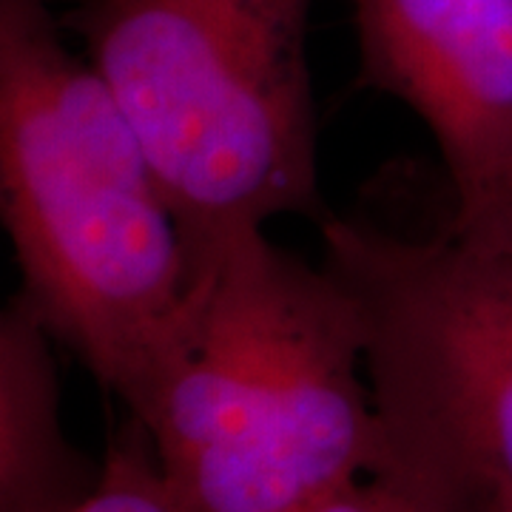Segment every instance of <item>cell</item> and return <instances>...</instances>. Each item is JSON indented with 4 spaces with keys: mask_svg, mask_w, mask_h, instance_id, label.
<instances>
[{
    "mask_svg": "<svg viewBox=\"0 0 512 512\" xmlns=\"http://www.w3.org/2000/svg\"><path fill=\"white\" fill-rule=\"evenodd\" d=\"M128 413L180 512H302L382 470L353 302L265 228L197 256L183 316Z\"/></svg>",
    "mask_w": 512,
    "mask_h": 512,
    "instance_id": "6da1fadb",
    "label": "cell"
},
{
    "mask_svg": "<svg viewBox=\"0 0 512 512\" xmlns=\"http://www.w3.org/2000/svg\"><path fill=\"white\" fill-rule=\"evenodd\" d=\"M46 0H0V217L20 293L126 407L197 279L134 126Z\"/></svg>",
    "mask_w": 512,
    "mask_h": 512,
    "instance_id": "7a4b0ae2",
    "label": "cell"
},
{
    "mask_svg": "<svg viewBox=\"0 0 512 512\" xmlns=\"http://www.w3.org/2000/svg\"><path fill=\"white\" fill-rule=\"evenodd\" d=\"M322 0H77L63 26L134 126L194 256L319 194L308 37Z\"/></svg>",
    "mask_w": 512,
    "mask_h": 512,
    "instance_id": "3957f363",
    "label": "cell"
},
{
    "mask_svg": "<svg viewBox=\"0 0 512 512\" xmlns=\"http://www.w3.org/2000/svg\"><path fill=\"white\" fill-rule=\"evenodd\" d=\"M359 316L379 481L424 512H512V202L407 234L319 222Z\"/></svg>",
    "mask_w": 512,
    "mask_h": 512,
    "instance_id": "277c9868",
    "label": "cell"
},
{
    "mask_svg": "<svg viewBox=\"0 0 512 512\" xmlns=\"http://www.w3.org/2000/svg\"><path fill=\"white\" fill-rule=\"evenodd\" d=\"M359 89L430 131L450 208L512 202V0H350Z\"/></svg>",
    "mask_w": 512,
    "mask_h": 512,
    "instance_id": "5b68a950",
    "label": "cell"
},
{
    "mask_svg": "<svg viewBox=\"0 0 512 512\" xmlns=\"http://www.w3.org/2000/svg\"><path fill=\"white\" fill-rule=\"evenodd\" d=\"M52 345L15 293L0 316V512H74L100 478L63 433Z\"/></svg>",
    "mask_w": 512,
    "mask_h": 512,
    "instance_id": "8992f818",
    "label": "cell"
},
{
    "mask_svg": "<svg viewBox=\"0 0 512 512\" xmlns=\"http://www.w3.org/2000/svg\"><path fill=\"white\" fill-rule=\"evenodd\" d=\"M74 512H180L140 421L128 419L111 441L94 490Z\"/></svg>",
    "mask_w": 512,
    "mask_h": 512,
    "instance_id": "52a82bcc",
    "label": "cell"
},
{
    "mask_svg": "<svg viewBox=\"0 0 512 512\" xmlns=\"http://www.w3.org/2000/svg\"><path fill=\"white\" fill-rule=\"evenodd\" d=\"M302 512H424L407 495L379 478H359Z\"/></svg>",
    "mask_w": 512,
    "mask_h": 512,
    "instance_id": "ba28073f",
    "label": "cell"
}]
</instances>
